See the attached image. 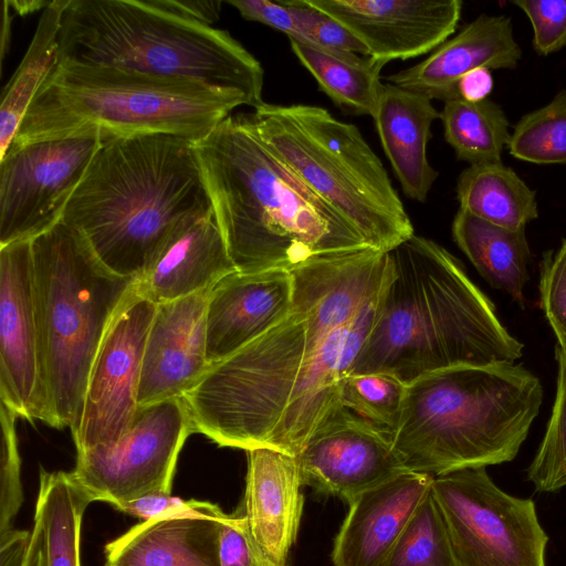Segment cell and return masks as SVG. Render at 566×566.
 <instances>
[{
	"label": "cell",
	"mask_w": 566,
	"mask_h": 566,
	"mask_svg": "<svg viewBox=\"0 0 566 566\" xmlns=\"http://www.w3.org/2000/svg\"><path fill=\"white\" fill-rule=\"evenodd\" d=\"M291 273L287 315L210 364L181 397L195 432L220 447L297 455L343 407L340 381L373 327L391 261L367 248L315 258Z\"/></svg>",
	"instance_id": "cell-1"
},
{
	"label": "cell",
	"mask_w": 566,
	"mask_h": 566,
	"mask_svg": "<svg viewBox=\"0 0 566 566\" xmlns=\"http://www.w3.org/2000/svg\"><path fill=\"white\" fill-rule=\"evenodd\" d=\"M388 253L391 275L348 375L386 373L408 385L457 366L521 358L523 344L443 247L413 234Z\"/></svg>",
	"instance_id": "cell-2"
},
{
	"label": "cell",
	"mask_w": 566,
	"mask_h": 566,
	"mask_svg": "<svg viewBox=\"0 0 566 566\" xmlns=\"http://www.w3.org/2000/svg\"><path fill=\"white\" fill-rule=\"evenodd\" d=\"M214 219L239 272L289 270L370 248L259 136L250 113L195 143Z\"/></svg>",
	"instance_id": "cell-3"
},
{
	"label": "cell",
	"mask_w": 566,
	"mask_h": 566,
	"mask_svg": "<svg viewBox=\"0 0 566 566\" xmlns=\"http://www.w3.org/2000/svg\"><path fill=\"white\" fill-rule=\"evenodd\" d=\"M212 212L195 143L158 134L104 143L62 221L108 270L138 279L177 226Z\"/></svg>",
	"instance_id": "cell-4"
},
{
	"label": "cell",
	"mask_w": 566,
	"mask_h": 566,
	"mask_svg": "<svg viewBox=\"0 0 566 566\" xmlns=\"http://www.w3.org/2000/svg\"><path fill=\"white\" fill-rule=\"evenodd\" d=\"M542 402L541 380L520 364L439 370L407 385L392 447L406 470L433 476L510 462Z\"/></svg>",
	"instance_id": "cell-5"
},
{
	"label": "cell",
	"mask_w": 566,
	"mask_h": 566,
	"mask_svg": "<svg viewBox=\"0 0 566 566\" xmlns=\"http://www.w3.org/2000/svg\"><path fill=\"white\" fill-rule=\"evenodd\" d=\"M241 105H249L242 93L196 80L57 62L11 144L85 134L106 143L158 134L197 143Z\"/></svg>",
	"instance_id": "cell-6"
},
{
	"label": "cell",
	"mask_w": 566,
	"mask_h": 566,
	"mask_svg": "<svg viewBox=\"0 0 566 566\" xmlns=\"http://www.w3.org/2000/svg\"><path fill=\"white\" fill-rule=\"evenodd\" d=\"M57 62L102 64L184 77L262 99L261 63L228 31L193 22L147 0H69Z\"/></svg>",
	"instance_id": "cell-7"
},
{
	"label": "cell",
	"mask_w": 566,
	"mask_h": 566,
	"mask_svg": "<svg viewBox=\"0 0 566 566\" xmlns=\"http://www.w3.org/2000/svg\"><path fill=\"white\" fill-rule=\"evenodd\" d=\"M51 427H76L95 354L137 279L108 270L63 221L31 241Z\"/></svg>",
	"instance_id": "cell-8"
},
{
	"label": "cell",
	"mask_w": 566,
	"mask_h": 566,
	"mask_svg": "<svg viewBox=\"0 0 566 566\" xmlns=\"http://www.w3.org/2000/svg\"><path fill=\"white\" fill-rule=\"evenodd\" d=\"M250 115L270 150L370 248L389 252L415 234L382 163L355 125L304 104L263 102Z\"/></svg>",
	"instance_id": "cell-9"
},
{
	"label": "cell",
	"mask_w": 566,
	"mask_h": 566,
	"mask_svg": "<svg viewBox=\"0 0 566 566\" xmlns=\"http://www.w3.org/2000/svg\"><path fill=\"white\" fill-rule=\"evenodd\" d=\"M458 566H545L548 541L534 502L499 489L485 468L433 476Z\"/></svg>",
	"instance_id": "cell-10"
},
{
	"label": "cell",
	"mask_w": 566,
	"mask_h": 566,
	"mask_svg": "<svg viewBox=\"0 0 566 566\" xmlns=\"http://www.w3.org/2000/svg\"><path fill=\"white\" fill-rule=\"evenodd\" d=\"M193 432L181 397L142 407L116 441L76 451L72 478L92 502L119 511L139 497L170 494L180 450Z\"/></svg>",
	"instance_id": "cell-11"
},
{
	"label": "cell",
	"mask_w": 566,
	"mask_h": 566,
	"mask_svg": "<svg viewBox=\"0 0 566 566\" xmlns=\"http://www.w3.org/2000/svg\"><path fill=\"white\" fill-rule=\"evenodd\" d=\"M104 143L85 134L11 144L0 157V247L32 241L61 222Z\"/></svg>",
	"instance_id": "cell-12"
},
{
	"label": "cell",
	"mask_w": 566,
	"mask_h": 566,
	"mask_svg": "<svg viewBox=\"0 0 566 566\" xmlns=\"http://www.w3.org/2000/svg\"><path fill=\"white\" fill-rule=\"evenodd\" d=\"M156 307L134 284L111 319L90 369L80 420L71 431L76 451L114 442L133 423Z\"/></svg>",
	"instance_id": "cell-13"
},
{
	"label": "cell",
	"mask_w": 566,
	"mask_h": 566,
	"mask_svg": "<svg viewBox=\"0 0 566 566\" xmlns=\"http://www.w3.org/2000/svg\"><path fill=\"white\" fill-rule=\"evenodd\" d=\"M0 400L51 427L31 241L0 247Z\"/></svg>",
	"instance_id": "cell-14"
},
{
	"label": "cell",
	"mask_w": 566,
	"mask_h": 566,
	"mask_svg": "<svg viewBox=\"0 0 566 566\" xmlns=\"http://www.w3.org/2000/svg\"><path fill=\"white\" fill-rule=\"evenodd\" d=\"M301 482L347 503L405 471L390 436L342 407L295 455Z\"/></svg>",
	"instance_id": "cell-15"
},
{
	"label": "cell",
	"mask_w": 566,
	"mask_h": 566,
	"mask_svg": "<svg viewBox=\"0 0 566 566\" xmlns=\"http://www.w3.org/2000/svg\"><path fill=\"white\" fill-rule=\"evenodd\" d=\"M349 30L386 64L436 50L452 35L461 0H307Z\"/></svg>",
	"instance_id": "cell-16"
},
{
	"label": "cell",
	"mask_w": 566,
	"mask_h": 566,
	"mask_svg": "<svg viewBox=\"0 0 566 566\" xmlns=\"http://www.w3.org/2000/svg\"><path fill=\"white\" fill-rule=\"evenodd\" d=\"M211 290L157 305L144 348L139 408L182 397L209 368L206 313Z\"/></svg>",
	"instance_id": "cell-17"
},
{
	"label": "cell",
	"mask_w": 566,
	"mask_h": 566,
	"mask_svg": "<svg viewBox=\"0 0 566 566\" xmlns=\"http://www.w3.org/2000/svg\"><path fill=\"white\" fill-rule=\"evenodd\" d=\"M289 270L235 271L210 291L206 313L210 364L235 353L281 322L293 303Z\"/></svg>",
	"instance_id": "cell-18"
},
{
	"label": "cell",
	"mask_w": 566,
	"mask_h": 566,
	"mask_svg": "<svg viewBox=\"0 0 566 566\" xmlns=\"http://www.w3.org/2000/svg\"><path fill=\"white\" fill-rule=\"evenodd\" d=\"M247 454L241 510L249 532L266 566H287L304 506L297 459L270 447Z\"/></svg>",
	"instance_id": "cell-19"
},
{
	"label": "cell",
	"mask_w": 566,
	"mask_h": 566,
	"mask_svg": "<svg viewBox=\"0 0 566 566\" xmlns=\"http://www.w3.org/2000/svg\"><path fill=\"white\" fill-rule=\"evenodd\" d=\"M522 59L512 20L504 14H480L427 59L386 76L388 83L429 99L458 98L460 78L476 69L513 70Z\"/></svg>",
	"instance_id": "cell-20"
},
{
	"label": "cell",
	"mask_w": 566,
	"mask_h": 566,
	"mask_svg": "<svg viewBox=\"0 0 566 566\" xmlns=\"http://www.w3.org/2000/svg\"><path fill=\"white\" fill-rule=\"evenodd\" d=\"M432 481L433 475L405 470L350 500L334 542V566H384Z\"/></svg>",
	"instance_id": "cell-21"
},
{
	"label": "cell",
	"mask_w": 566,
	"mask_h": 566,
	"mask_svg": "<svg viewBox=\"0 0 566 566\" xmlns=\"http://www.w3.org/2000/svg\"><path fill=\"white\" fill-rule=\"evenodd\" d=\"M237 269L214 214L177 226L136 280L139 294L156 305L211 290Z\"/></svg>",
	"instance_id": "cell-22"
},
{
	"label": "cell",
	"mask_w": 566,
	"mask_h": 566,
	"mask_svg": "<svg viewBox=\"0 0 566 566\" xmlns=\"http://www.w3.org/2000/svg\"><path fill=\"white\" fill-rule=\"evenodd\" d=\"M216 505L203 514L143 521L105 546L114 566H220L221 521Z\"/></svg>",
	"instance_id": "cell-23"
},
{
	"label": "cell",
	"mask_w": 566,
	"mask_h": 566,
	"mask_svg": "<svg viewBox=\"0 0 566 566\" xmlns=\"http://www.w3.org/2000/svg\"><path fill=\"white\" fill-rule=\"evenodd\" d=\"M373 118L403 193L424 202L439 176L428 160L427 145L440 112L431 99L386 83Z\"/></svg>",
	"instance_id": "cell-24"
},
{
	"label": "cell",
	"mask_w": 566,
	"mask_h": 566,
	"mask_svg": "<svg viewBox=\"0 0 566 566\" xmlns=\"http://www.w3.org/2000/svg\"><path fill=\"white\" fill-rule=\"evenodd\" d=\"M452 237L492 287L524 305L532 258L525 228L500 227L459 208L452 222Z\"/></svg>",
	"instance_id": "cell-25"
},
{
	"label": "cell",
	"mask_w": 566,
	"mask_h": 566,
	"mask_svg": "<svg viewBox=\"0 0 566 566\" xmlns=\"http://www.w3.org/2000/svg\"><path fill=\"white\" fill-rule=\"evenodd\" d=\"M289 40L293 53L316 80L319 90L338 107L373 117L384 87L380 71L385 62L306 40Z\"/></svg>",
	"instance_id": "cell-26"
},
{
	"label": "cell",
	"mask_w": 566,
	"mask_h": 566,
	"mask_svg": "<svg viewBox=\"0 0 566 566\" xmlns=\"http://www.w3.org/2000/svg\"><path fill=\"white\" fill-rule=\"evenodd\" d=\"M460 209L493 224L522 229L538 217L535 190L510 167L469 166L457 181Z\"/></svg>",
	"instance_id": "cell-27"
},
{
	"label": "cell",
	"mask_w": 566,
	"mask_h": 566,
	"mask_svg": "<svg viewBox=\"0 0 566 566\" xmlns=\"http://www.w3.org/2000/svg\"><path fill=\"white\" fill-rule=\"evenodd\" d=\"M69 0H53L42 11L29 48L1 94L0 157L13 140L38 91L56 66L62 14Z\"/></svg>",
	"instance_id": "cell-28"
},
{
	"label": "cell",
	"mask_w": 566,
	"mask_h": 566,
	"mask_svg": "<svg viewBox=\"0 0 566 566\" xmlns=\"http://www.w3.org/2000/svg\"><path fill=\"white\" fill-rule=\"evenodd\" d=\"M90 503L71 472L40 470L34 517L43 532V566H81V525Z\"/></svg>",
	"instance_id": "cell-29"
},
{
	"label": "cell",
	"mask_w": 566,
	"mask_h": 566,
	"mask_svg": "<svg viewBox=\"0 0 566 566\" xmlns=\"http://www.w3.org/2000/svg\"><path fill=\"white\" fill-rule=\"evenodd\" d=\"M444 138L459 160L474 165L500 164L509 145L510 122L503 108L490 98L444 102L440 112Z\"/></svg>",
	"instance_id": "cell-30"
},
{
	"label": "cell",
	"mask_w": 566,
	"mask_h": 566,
	"mask_svg": "<svg viewBox=\"0 0 566 566\" xmlns=\"http://www.w3.org/2000/svg\"><path fill=\"white\" fill-rule=\"evenodd\" d=\"M384 566H458L431 488L406 524Z\"/></svg>",
	"instance_id": "cell-31"
},
{
	"label": "cell",
	"mask_w": 566,
	"mask_h": 566,
	"mask_svg": "<svg viewBox=\"0 0 566 566\" xmlns=\"http://www.w3.org/2000/svg\"><path fill=\"white\" fill-rule=\"evenodd\" d=\"M518 160L548 165L566 164V91L524 115L514 126L507 145Z\"/></svg>",
	"instance_id": "cell-32"
},
{
	"label": "cell",
	"mask_w": 566,
	"mask_h": 566,
	"mask_svg": "<svg viewBox=\"0 0 566 566\" xmlns=\"http://www.w3.org/2000/svg\"><path fill=\"white\" fill-rule=\"evenodd\" d=\"M406 394L407 384L386 373L346 375L340 381L343 407L390 437L399 422Z\"/></svg>",
	"instance_id": "cell-33"
},
{
	"label": "cell",
	"mask_w": 566,
	"mask_h": 566,
	"mask_svg": "<svg viewBox=\"0 0 566 566\" xmlns=\"http://www.w3.org/2000/svg\"><path fill=\"white\" fill-rule=\"evenodd\" d=\"M556 394L543 440L527 468V479L537 492L566 486V352L555 346Z\"/></svg>",
	"instance_id": "cell-34"
},
{
	"label": "cell",
	"mask_w": 566,
	"mask_h": 566,
	"mask_svg": "<svg viewBox=\"0 0 566 566\" xmlns=\"http://www.w3.org/2000/svg\"><path fill=\"white\" fill-rule=\"evenodd\" d=\"M1 453H0V538L14 528L12 523L23 502L21 484V459L18 447L17 418L3 402L0 403Z\"/></svg>",
	"instance_id": "cell-35"
},
{
	"label": "cell",
	"mask_w": 566,
	"mask_h": 566,
	"mask_svg": "<svg viewBox=\"0 0 566 566\" xmlns=\"http://www.w3.org/2000/svg\"><path fill=\"white\" fill-rule=\"evenodd\" d=\"M291 12L304 40L316 45L368 55L366 46L342 23L307 0H279Z\"/></svg>",
	"instance_id": "cell-36"
},
{
	"label": "cell",
	"mask_w": 566,
	"mask_h": 566,
	"mask_svg": "<svg viewBox=\"0 0 566 566\" xmlns=\"http://www.w3.org/2000/svg\"><path fill=\"white\" fill-rule=\"evenodd\" d=\"M539 298L545 317L566 352V238L557 249L546 251L539 266Z\"/></svg>",
	"instance_id": "cell-37"
},
{
	"label": "cell",
	"mask_w": 566,
	"mask_h": 566,
	"mask_svg": "<svg viewBox=\"0 0 566 566\" xmlns=\"http://www.w3.org/2000/svg\"><path fill=\"white\" fill-rule=\"evenodd\" d=\"M533 29V48L549 55L566 46V0H512Z\"/></svg>",
	"instance_id": "cell-38"
},
{
	"label": "cell",
	"mask_w": 566,
	"mask_h": 566,
	"mask_svg": "<svg viewBox=\"0 0 566 566\" xmlns=\"http://www.w3.org/2000/svg\"><path fill=\"white\" fill-rule=\"evenodd\" d=\"M219 555L220 566H266L240 512L226 514L221 521Z\"/></svg>",
	"instance_id": "cell-39"
},
{
	"label": "cell",
	"mask_w": 566,
	"mask_h": 566,
	"mask_svg": "<svg viewBox=\"0 0 566 566\" xmlns=\"http://www.w3.org/2000/svg\"><path fill=\"white\" fill-rule=\"evenodd\" d=\"M217 504L189 500L184 501L167 493H155L134 500L120 510L135 515L143 521L172 516L203 514L211 511Z\"/></svg>",
	"instance_id": "cell-40"
},
{
	"label": "cell",
	"mask_w": 566,
	"mask_h": 566,
	"mask_svg": "<svg viewBox=\"0 0 566 566\" xmlns=\"http://www.w3.org/2000/svg\"><path fill=\"white\" fill-rule=\"evenodd\" d=\"M0 566H43V532L34 517L32 530H13L0 538Z\"/></svg>",
	"instance_id": "cell-41"
},
{
	"label": "cell",
	"mask_w": 566,
	"mask_h": 566,
	"mask_svg": "<svg viewBox=\"0 0 566 566\" xmlns=\"http://www.w3.org/2000/svg\"><path fill=\"white\" fill-rule=\"evenodd\" d=\"M241 17L249 21L263 23L279 30L289 39L304 40L289 9L279 1L269 0H228Z\"/></svg>",
	"instance_id": "cell-42"
},
{
	"label": "cell",
	"mask_w": 566,
	"mask_h": 566,
	"mask_svg": "<svg viewBox=\"0 0 566 566\" xmlns=\"http://www.w3.org/2000/svg\"><path fill=\"white\" fill-rule=\"evenodd\" d=\"M151 6L180 18L206 25L216 23L221 13L219 0H147Z\"/></svg>",
	"instance_id": "cell-43"
},
{
	"label": "cell",
	"mask_w": 566,
	"mask_h": 566,
	"mask_svg": "<svg viewBox=\"0 0 566 566\" xmlns=\"http://www.w3.org/2000/svg\"><path fill=\"white\" fill-rule=\"evenodd\" d=\"M493 90L491 70L480 67L464 74L457 85L458 98L467 102H481L486 99Z\"/></svg>",
	"instance_id": "cell-44"
},
{
	"label": "cell",
	"mask_w": 566,
	"mask_h": 566,
	"mask_svg": "<svg viewBox=\"0 0 566 566\" xmlns=\"http://www.w3.org/2000/svg\"><path fill=\"white\" fill-rule=\"evenodd\" d=\"M8 7L13 9L18 14L25 15L38 10H44L51 1H6Z\"/></svg>",
	"instance_id": "cell-45"
},
{
	"label": "cell",
	"mask_w": 566,
	"mask_h": 566,
	"mask_svg": "<svg viewBox=\"0 0 566 566\" xmlns=\"http://www.w3.org/2000/svg\"><path fill=\"white\" fill-rule=\"evenodd\" d=\"M105 566H114V565H111V564H107V563H106V564H105Z\"/></svg>",
	"instance_id": "cell-46"
}]
</instances>
